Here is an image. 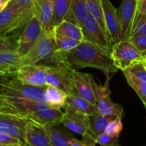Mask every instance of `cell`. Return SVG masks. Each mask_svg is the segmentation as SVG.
Wrapping results in <instances>:
<instances>
[{"mask_svg":"<svg viewBox=\"0 0 146 146\" xmlns=\"http://www.w3.org/2000/svg\"><path fill=\"white\" fill-rule=\"evenodd\" d=\"M137 0H122L117 9L123 40H128L130 38L132 26L137 12Z\"/></svg>","mask_w":146,"mask_h":146,"instance_id":"5bb4252c","label":"cell"},{"mask_svg":"<svg viewBox=\"0 0 146 146\" xmlns=\"http://www.w3.org/2000/svg\"><path fill=\"white\" fill-rule=\"evenodd\" d=\"M137 9L139 12L146 15V0H138L137 1Z\"/></svg>","mask_w":146,"mask_h":146,"instance_id":"f35d334b","label":"cell"},{"mask_svg":"<svg viewBox=\"0 0 146 146\" xmlns=\"http://www.w3.org/2000/svg\"><path fill=\"white\" fill-rule=\"evenodd\" d=\"M64 105L90 117L97 114L96 106L79 96L77 93L67 95V101Z\"/></svg>","mask_w":146,"mask_h":146,"instance_id":"44dd1931","label":"cell"},{"mask_svg":"<svg viewBox=\"0 0 146 146\" xmlns=\"http://www.w3.org/2000/svg\"><path fill=\"white\" fill-rule=\"evenodd\" d=\"M128 40L136 47L143 57L146 56V35L138 34L132 36Z\"/></svg>","mask_w":146,"mask_h":146,"instance_id":"836d02e7","label":"cell"},{"mask_svg":"<svg viewBox=\"0 0 146 146\" xmlns=\"http://www.w3.org/2000/svg\"><path fill=\"white\" fill-rule=\"evenodd\" d=\"M2 106V101H1V97H0V106Z\"/></svg>","mask_w":146,"mask_h":146,"instance_id":"7bdbcfd3","label":"cell"},{"mask_svg":"<svg viewBox=\"0 0 146 146\" xmlns=\"http://www.w3.org/2000/svg\"><path fill=\"white\" fill-rule=\"evenodd\" d=\"M95 143L100 146H121L119 138L113 137L104 132L96 138Z\"/></svg>","mask_w":146,"mask_h":146,"instance_id":"d6a6232c","label":"cell"},{"mask_svg":"<svg viewBox=\"0 0 146 146\" xmlns=\"http://www.w3.org/2000/svg\"><path fill=\"white\" fill-rule=\"evenodd\" d=\"M29 120L21 115L7 112L0 106V131L19 140L24 146L25 131Z\"/></svg>","mask_w":146,"mask_h":146,"instance_id":"ba28073f","label":"cell"},{"mask_svg":"<svg viewBox=\"0 0 146 146\" xmlns=\"http://www.w3.org/2000/svg\"><path fill=\"white\" fill-rule=\"evenodd\" d=\"M67 61L74 69L93 68L112 74L118 71L111 54L85 40L67 54Z\"/></svg>","mask_w":146,"mask_h":146,"instance_id":"6da1fadb","label":"cell"},{"mask_svg":"<svg viewBox=\"0 0 146 146\" xmlns=\"http://www.w3.org/2000/svg\"><path fill=\"white\" fill-rule=\"evenodd\" d=\"M42 30L41 22L38 17L34 13V15L24 27L21 35L17 40V51L22 55L27 54L39 38Z\"/></svg>","mask_w":146,"mask_h":146,"instance_id":"7c38bea8","label":"cell"},{"mask_svg":"<svg viewBox=\"0 0 146 146\" xmlns=\"http://www.w3.org/2000/svg\"><path fill=\"white\" fill-rule=\"evenodd\" d=\"M53 31L49 32L42 29L40 36L28 52L23 55L22 65L36 64L42 61H48L54 53Z\"/></svg>","mask_w":146,"mask_h":146,"instance_id":"3957f363","label":"cell"},{"mask_svg":"<svg viewBox=\"0 0 146 146\" xmlns=\"http://www.w3.org/2000/svg\"><path fill=\"white\" fill-rule=\"evenodd\" d=\"M90 83L96 101L97 114L114 115L123 117L124 111L120 105L115 104L110 98L109 78L104 86H100L94 81L92 75L90 76Z\"/></svg>","mask_w":146,"mask_h":146,"instance_id":"277c9868","label":"cell"},{"mask_svg":"<svg viewBox=\"0 0 146 146\" xmlns=\"http://www.w3.org/2000/svg\"><path fill=\"white\" fill-rule=\"evenodd\" d=\"M122 118L123 117L118 115L115 119L110 121L106 127L104 133L113 137L119 138L123 126V123H122Z\"/></svg>","mask_w":146,"mask_h":146,"instance_id":"1f68e13d","label":"cell"},{"mask_svg":"<svg viewBox=\"0 0 146 146\" xmlns=\"http://www.w3.org/2000/svg\"><path fill=\"white\" fill-rule=\"evenodd\" d=\"M137 1H138V0H137Z\"/></svg>","mask_w":146,"mask_h":146,"instance_id":"7dc6e473","label":"cell"},{"mask_svg":"<svg viewBox=\"0 0 146 146\" xmlns=\"http://www.w3.org/2000/svg\"><path fill=\"white\" fill-rule=\"evenodd\" d=\"M118 115H100L90 117V130L88 133L92 137L96 139L99 135L104 132L107 125L109 123Z\"/></svg>","mask_w":146,"mask_h":146,"instance_id":"d4e9b609","label":"cell"},{"mask_svg":"<svg viewBox=\"0 0 146 146\" xmlns=\"http://www.w3.org/2000/svg\"><path fill=\"white\" fill-rule=\"evenodd\" d=\"M143 64H144L145 66V68H146V56H145L143 57Z\"/></svg>","mask_w":146,"mask_h":146,"instance_id":"b9f144b4","label":"cell"},{"mask_svg":"<svg viewBox=\"0 0 146 146\" xmlns=\"http://www.w3.org/2000/svg\"><path fill=\"white\" fill-rule=\"evenodd\" d=\"M2 101L1 108L7 112L25 117L29 113L50 107L47 104L32 100L14 98L0 94Z\"/></svg>","mask_w":146,"mask_h":146,"instance_id":"30bf717a","label":"cell"},{"mask_svg":"<svg viewBox=\"0 0 146 146\" xmlns=\"http://www.w3.org/2000/svg\"><path fill=\"white\" fill-rule=\"evenodd\" d=\"M86 3H87L88 12L94 17V18L97 20L98 24H100L101 28L110 36L107 27H106L105 22H104L102 0H86Z\"/></svg>","mask_w":146,"mask_h":146,"instance_id":"83f0119b","label":"cell"},{"mask_svg":"<svg viewBox=\"0 0 146 146\" xmlns=\"http://www.w3.org/2000/svg\"><path fill=\"white\" fill-rule=\"evenodd\" d=\"M22 54L17 51H0V74L4 76L15 74L22 66Z\"/></svg>","mask_w":146,"mask_h":146,"instance_id":"d6986e66","label":"cell"},{"mask_svg":"<svg viewBox=\"0 0 146 146\" xmlns=\"http://www.w3.org/2000/svg\"><path fill=\"white\" fill-rule=\"evenodd\" d=\"M0 51H17V46L6 36L0 35Z\"/></svg>","mask_w":146,"mask_h":146,"instance_id":"8d00e7d4","label":"cell"},{"mask_svg":"<svg viewBox=\"0 0 146 146\" xmlns=\"http://www.w3.org/2000/svg\"><path fill=\"white\" fill-rule=\"evenodd\" d=\"M95 139L87 133L82 137V141L73 138L70 146H95Z\"/></svg>","mask_w":146,"mask_h":146,"instance_id":"d590c367","label":"cell"},{"mask_svg":"<svg viewBox=\"0 0 146 146\" xmlns=\"http://www.w3.org/2000/svg\"><path fill=\"white\" fill-rule=\"evenodd\" d=\"M53 32L64 36L82 41L84 40L82 27L67 20H63L61 23L53 28Z\"/></svg>","mask_w":146,"mask_h":146,"instance_id":"cb8c5ba5","label":"cell"},{"mask_svg":"<svg viewBox=\"0 0 146 146\" xmlns=\"http://www.w3.org/2000/svg\"><path fill=\"white\" fill-rule=\"evenodd\" d=\"M104 22L113 44L123 40L117 9L110 0H102Z\"/></svg>","mask_w":146,"mask_h":146,"instance_id":"2e32d148","label":"cell"},{"mask_svg":"<svg viewBox=\"0 0 146 146\" xmlns=\"http://www.w3.org/2000/svg\"><path fill=\"white\" fill-rule=\"evenodd\" d=\"M47 66V84L62 90L67 95L76 93L72 80L74 68L68 63Z\"/></svg>","mask_w":146,"mask_h":146,"instance_id":"52a82bcc","label":"cell"},{"mask_svg":"<svg viewBox=\"0 0 146 146\" xmlns=\"http://www.w3.org/2000/svg\"><path fill=\"white\" fill-rule=\"evenodd\" d=\"M26 25L25 20L11 0L8 5L0 11V35L6 36L7 34Z\"/></svg>","mask_w":146,"mask_h":146,"instance_id":"8fae6325","label":"cell"},{"mask_svg":"<svg viewBox=\"0 0 146 146\" xmlns=\"http://www.w3.org/2000/svg\"><path fill=\"white\" fill-rule=\"evenodd\" d=\"M48 133L53 146H70L72 138L68 136L56 126H44Z\"/></svg>","mask_w":146,"mask_h":146,"instance_id":"f1b7e54d","label":"cell"},{"mask_svg":"<svg viewBox=\"0 0 146 146\" xmlns=\"http://www.w3.org/2000/svg\"><path fill=\"white\" fill-rule=\"evenodd\" d=\"M4 76V75H3V74H0V77H1V76Z\"/></svg>","mask_w":146,"mask_h":146,"instance_id":"f6af8a7d","label":"cell"},{"mask_svg":"<svg viewBox=\"0 0 146 146\" xmlns=\"http://www.w3.org/2000/svg\"><path fill=\"white\" fill-rule=\"evenodd\" d=\"M17 7L19 12L28 23L30 19L34 15V0H12Z\"/></svg>","mask_w":146,"mask_h":146,"instance_id":"f546056e","label":"cell"},{"mask_svg":"<svg viewBox=\"0 0 146 146\" xmlns=\"http://www.w3.org/2000/svg\"><path fill=\"white\" fill-rule=\"evenodd\" d=\"M11 0H0V11L4 9Z\"/></svg>","mask_w":146,"mask_h":146,"instance_id":"ab89813d","label":"cell"},{"mask_svg":"<svg viewBox=\"0 0 146 146\" xmlns=\"http://www.w3.org/2000/svg\"><path fill=\"white\" fill-rule=\"evenodd\" d=\"M63 115L60 108L48 107L29 113L25 117L42 126H57L62 123Z\"/></svg>","mask_w":146,"mask_h":146,"instance_id":"9a60e30c","label":"cell"},{"mask_svg":"<svg viewBox=\"0 0 146 146\" xmlns=\"http://www.w3.org/2000/svg\"><path fill=\"white\" fill-rule=\"evenodd\" d=\"M11 143H21L19 140L0 131V145H5Z\"/></svg>","mask_w":146,"mask_h":146,"instance_id":"74e56055","label":"cell"},{"mask_svg":"<svg viewBox=\"0 0 146 146\" xmlns=\"http://www.w3.org/2000/svg\"><path fill=\"white\" fill-rule=\"evenodd\" d=\"M64 110L62 123L74 133L84 136L90 130V116L77 112L67 106L62 107Z\"/></svg>","mask_w":146,"mask_h":146,"instance_id":"4fadbf2b","label":"cell"},{"mask_svg":"<svg viewBox=\"0 0 146 146\" xmlns=\"http://www.w3.org/2000/svg\"><path fill=\"white\" fill-rule=\"evenodd\" d=\"M46 87H36L27 85L9 75L0 77V94L14 98H24L44 102Z\"/></svg>","mask_w":146,"mask_h":146,"instance_id":"7a4b0ae2","label":"cell"},{"mask_svg":"<svg viewBox=\"0 0 146 146\" xmlns=\"http://www.w3.org/2000/svg\"><path fill=\"white\" fill-rule=\"evenodd\" d=\"M88 13L86 0H71L64 20L72 21L82 27Z\"/></svg>","mask_w":146,"mask_h":146,"instance_id":"7402d4cb","label":"cell"},{"mask_svg":"<svg viewBox=\"0 0 146 146\" xmlns=\"http://www.w3.org/2000/svg\"><path fill=\"white\" fill-rule=\"evenodd\" d=\"M24 146H53L45 128L29 120L24 136Z\"/></svg>","mask_w":146,"mask_h":146,"instance_id":"e0dca14e","label":"cell"},{"mask_svg":"<svg viewBox=\"0 0 146 146\" xmlns=\"http://www.w3.org/2000/svg\"><path fill=\"white\" fill-rule=\"evenodd\" d=\"M111 56L115 66L121 71L143 61V56L129 40H121L113 44Z\"/></svg>","mask_w":146,"mask_h":146,"instance_id":"8992f818","label":"cell"},{"mask_svg":"<svg viewBox=\"0 0 146 146\" xmlns=\"http://www.w3.org/2000/svg\"><path fill=\"white\" fill-rule=\"evenodd\" d=\"M90 76L91 74L79 72L74 68L72 73V80L75 92L96 106L95 98L90 83Z\"/></svg>","mask_w":146,"mask_h":146,"instance_id":"ac0fdd59","label":"cell"},{"mask_svg":"<svg viewBox=\"0 0 146 146\" xmlns=\"http://www.w3.org/2000/svg\"><path fill=\"white\" fill-rule=\"evenodd\" d=\"M126 69L138 78L146 82V68L143 61L135 63Z\"/></svg>","mask_w":146,"mask_h":146,"instance_id":"e575fe53","label":"cell"},{"mask_svg":"<svg viewBox=\"0 0 146 146\" xmlns=\"http://www.w3.org/2000/svg\"><path fill=\"white\" fill-rule=\"evenodd\" d=\"M4 146H24L21 143H11V144H7Z\"/></svg>","mask_w":146,"mask_h":146,"instance_id":"60d3db41","label":"cell"},{"mask_svg":"<svg viewBox=\"0 0 146 146\" xmlns=\"http://www.w3.org/2000/svg\"><path fill=\"white\" fill-rule=\"evenodd\" d=\"M54 0H34V13L38 17L42 29L52 32L53 6Z\"/></svg>","mask_w":146,"mask_h":146,"instance_id":"ffe728a7","label":"cell"},{"mask_svg":"<svg viewBox=\"0 0 146 146\" xmlns=\"http://www.w3.org/2000/svg\"><path fill=\"white\" fill-rule=\"evenodd\" d=\"M53 36H54V46H55L54 51L64 53V54H68L70 51L76 48L78 44L81 42L77 40L73 39V38H69V37L64 36L61 34H56L54 32H53Z\"/></svg>","mask_w":146,"mask_h":146,"instance_id":"4316f807","label":"cell"},{"mask_svg":"<svg viewBox=\"0 0 146 146\" xmlns=\"http://www.w3.org/2000/svg\"><path fill=\"white\" fill-rule=\"evenodd\" d=\"M143 104H144L145 107V108H146V100L144 101V102H143Z\"/></svg>","mask_w":146,"mask_h":146,"instance_id":"ee69618b","label":"cell"},{"mask_svg":"<svg viewBox=\"0 0 146 146\" xmlns=\"http://www.w3.org/2000/svg\"><path fill=\"white\" fill-rule=\"evenodd\" d=\"M16 78L23 84L36 87H46L47 66L42 64H24L15 73Z\"/></svg>","mask_w":146,"mask_h":146,"instance_id":"9c48e42d","label":"cell"},{"mask_svg":"<svg viewBox=\"0 0 146 146\" xmlns=\"http://www.w3.org/2000/svg\"><path fill=\"white\" fill-rule=\"evenodd\" d=\"M84 40L97 46L111 54L113 43L110 36L101 28L97 20L88 13L82 26Z\"/></svg>","mask_w":146,"mask_h":146,"instance_id":"5b68a950","label":"cell"},{"mask_svg":"<svg viewBox=\"0 0 146 146\" xmlns=\"http://www.w3.org/2000/svg\"><path fill=\"white\" fill-rule=\"evenodd\" d=\"M44 102L52 108L61 109L67 101V94L58 88L47 85L44 91Z\"/></svg>","mask_w":146,"mask_h":146,"instance_id":"603a6c76","label":"cell"},{"mask_svg":"<svg viewBox=\"0 0 146 146\" xmlns=\"http://www.w3.org/2000/svg\"><path fill=\"white\" fill-rule=\"evenodd\" d=\"M122 71H123L129 86L135 91V93L140 98V100L143 101V103L146 100V82L133 75L131 72L127 71V69H125Z\"/></svg>","mask_w":146,"mask_h":146,"instance_id":"484cf974","label":"cell"},{"mask_svg":"<svg viewBox=\"0 0 146 146\" xmlns=\"http://www.w3.org/2000/svg\"><path fill=\"white\" fill-rule=\"evenodd\" d=\"M138 34L146 35V15L139 12L137 9V12L132 26L130 36Z\"/></svg>","mask_w":146,"mask_h":146,"instance_id":"4dcf8cb0","label":"cell"},{"mask_svg":"<svg viewBox=\"0 0 146 146\" xmlns=\"http://www.w3.org/2000/svg\"><path fill=\"white\" fill-rule=\"evenodd\" d=\"M0 146H4V145H0Z\"/></svg>","mask_w":146,"mask_h":146,"instance_id":"bcb514c9","label":"cell"}]
</instances>
